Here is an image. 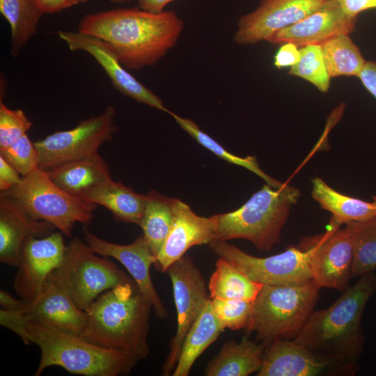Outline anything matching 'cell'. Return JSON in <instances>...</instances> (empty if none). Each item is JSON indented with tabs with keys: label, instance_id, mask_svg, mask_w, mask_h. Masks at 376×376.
I'll use <instances>...</instances> for the list:
<instances>
[{
	"label": "cell",
	"instance_id": "6da1fadb",
	"mask_svg": "<svg viewBox=\"0 0 376 376\" xmlns=\"http://www.w3.org/2000/svg\"><path fill=\"white\" fill-rule=\"evenodd\" d=\"M184 26L174 10L133 7L86 15L78 31L104 40L126 69L139 70L157 64L176 45Z\"/></svg>",
	"mask_w": 376,
	"mask_h": 376
},
{
	"label": "cell",
	"instance_id": "7a4b0ae2",
	"mask_svg": "<svg viewBox=\"0 0 376 376\" xmlns=\"http://www.w3.org/2000/svg\"><path fill=\"white\" fill-rule=\"evenodd\" d=\"M375 290L373 272L361 276L329 308L313 311L292 340L315 354L355 370L364 346L362 316Z\"/></svg>",
	"mask_w": 376,
	"mask_h": 376
},
{
	"label": "cell",
	"instance_id": "3957f363",
	"mask_svg": "<svg viewBox=\"0 0 376 376\" xmlns=\"http://www.w3.org/2000/svg\"><path fill=\"white\" fill-rule=\"evenodd\" d=\"M152 309L134 281L120 284L103 292L92 304L81 336L139 361L150 353L148 336Z\"/></svg>",
	"mask_w": 376,
	"mask_h": 376
},
{
	"label": "cell",
	"instance_id": "277c9868",
	"mask_svg": "<svg viewBox=\"0 0 376 376\" xmlns=\"http://www.w3.org/2000/svg\"><path fill=\"white\" fill-rule=\"evenodd\" d=\"M28 336L30 343L40 350L36 376L51 366L84 376L125 375L139 361L128 354L97 346L81 336L40 323L29 322Z\"/></svg>",
	"mask_w": 376,
	"mask_h": 376
},
{
	"label": "cell",
	"instance_id": "5b68a950",
	"mask_svg": "<svg viewBox=\"0 0 376 376\" xmlns=\"http://www.w3.org/2000/svg\"><path fill=\"white\" fill-rule=\"evenodd\" d=\"M299 196L288 183L279 189L265 185L239 209L212 216L214 240L243 239L260 251H270L280 242L281 230Z\"/></svg>",
	"mask_w": 376,
	"mask_h": 376
},
{
	"label": "cell",
	"instance_id": "8992f818",
	"mask_svg": "<svg viewBox=\"0 0 376 376\" xmlns=\"http://www.w3.org/2000/svg\"><path fill=\"white\" fill-rule=\"evenodd\" d=\"M320 289L313 281L301 285H263L244 329L256 333L265 347L277 338H293L313 312Z\"/></svg>",
	"mask_w": 376,
	"mask_h": 376
},
{
	"label": "cell",
	"instance_id": "52a82bcc",
	"mask_svg": "<svg viewBox=\"0 0 376 376\" xmlns=\"http://www.w3.org/2000/svg\"><path fill=\"white\" fill-rule=\"evenodd\" d=\"M0 196L13 199L30 217L50 223L68 237L75 223L91 224L97 205L67 193L40 168Z\"/></svg>",
	"mask_w": 376,
	"mask_h": 376
},
{
	"label": "cell",
	"instance_id": "ba28073f",
	"mask_svg": "<svg viewBox=\"0 0 376 376\" xmlns=\"http://www.w3.org/2000/svg\"><path fill=\"white\" fill-rule=\"evenodd\" d=\"M49 276L84 311L103 292L134 281L113 261L94 253L77 237L67 245L61 265Z\"/></svg>",
	"mask_w": 376,
	"mask_h": 376
},
{
	"label": "cell",
	"instance_id": "9c48e42d",
	"mask_svg": "<svg viewBox=\"0 0 376 376\" xmlns=\"http://www.w3.org/2000/svg\"><path fill=\"white\" fill-rule=\"evenodd\" d=\"M302 242L301 248L292 246L282 253L265 258L248 254L226 241L214 240L208 245L219 258L229 262L256 283L301 285L313 281L312 247Z\"/></svg>",
	"mask_w": 376,
	"mask_h": 376
},
{
	"label": "cell",
	"instance_id": "30bf717a",
	"mask_svg": "<svg viewBox=\"0 0 376 376\" xmlns=\"http://www.w3.org/2000/svg\"><path fill=\"white\" fill-rule=\"evenodd\" d=\"M115 116V109L107 107L101 114L81 121L72 129L56 131L34 142L40 154L39 168L48 171L97 153L118 130Z\"/></svg>",
	"mask_w": 376,
	"mask_h": 376
},
{
	"label": "cell",
	"instance_id": "8fae6325",
	"mask_svg": "<svg viewBox=\"0 0 376 376\" xmlns=\"http://www.w3.org/2000/svg\"><path fill=\"white\" fill-rule=\"evenodd\" d=\"M172 283L177 311V329L162 366V375H171L178 361L182 344L191 327L210 299L201 271L189 256L184 255L166 270Z\"/></svg>",
	"mask_w": 376,
	"mask_h": 376
},
{
	"label": "cell",
	"instance_id": "7c38bea8",
	"mask_svg": "<svg viewBox=\"0 0 376 376\" xmlns=\"http://www.w3.org/2000/svg\"><path fill=\"white\" fill-rule=\"evenodd\" d=\"M331 218L326 232L303 240L312 247L311 269L313 281L320 288L344 292L352 279L354 246L348 228Z\"/></svg>",
	"mask_w": 376,
	"mask_h": 376
},
{
	"label": "cell",
	"instance_id": "4fadbf2b",
	"mask_svg": "<svg viewBox=\"0 0 376 376\" xmlns=\"http://www.w3.org/2000/svg\"><path fill=\"white\" fill-rule=\"evenodd\" d=\"M326 0H260L252 12L240 17L234 41L241 45L268 42L282 29L318 10Z\"/></svg>",
	"mask_w": 376,
	"mask_h": 376
},
{
	"label": "cell",
	"instance_id": "5bb4252c",
	"mask_svg": "<svg viewBox=\"0 0 376 376\" xmlns=\"http://www.w3.org/2000/svg\"><path fill=\"white\" fill-rule=\"evenodd\" d=\"M61 232L45 237L30 236L24 242L13 286L20 298L32 303L49 276L61 264L67 245Z\"/></svg>",
	"mask_w": 376,
	"mask_h": 376
},
{
	"label": "cell",
	"instance_id": "9a60e30c",
	"mask_svg": "<svg viewBox=\"0 0 376 376\" xmlns=\"http://www.w3.org/2000/svg\"><path fill=\"white\" fill-rule=\"evenodd\" d=\"M58 35L70 51H84L91 54L104 69L118 91L139 102L170 113L171 111L166 108L162 100L133 77L120 63L107 42L79 31L60 30Z\"/></svg>",
	"mask_w": 376,
	"mask_h": 376
},
{
	"label": "cell",
	"instance_id": "2e32d148",
	"mask_svg": "<svg viewBox=\"0 0 376 376\" xmlns=\"http://www.w3.org/2000/svg\"><path fill=\"white\" fill-rule=\"evenodd\" d=\"M85 242L95 253L120 262L131 275L139 292L151 303L157 318L166 319L168 312L151 280L150 267L156 262L143 235L132 243L120 244L102 240L84 228Z\"/></svg>",
	"mask_w": 376,
	"mask_h": 376
},
{
	"label": "cell",
	"instance_id": "e0dca14e",
	"mask_svg": "<svg viewBox=\"0 0 376 376\" xmlns=\"http://www.w3.org/2000/svg\"><path fill=\"white\" fill-rule=\"evenodd\" d=\"M354 371L315 354L294 340L277 338L265 347L257 376H316Z\"/></svg>",
	"mask_w": 376,
	"mask_h": 376
},
{
	"label": "cell",
	"instance_id": "ac0fdd59",
	"mask_svg": "<svg viewBox=\"0 0 376 376\" xmlns=\"http://www.w3.org/2000/svg\"><path fill=\"white\" fill-rule=\"evenodd\" d=\"M357 17L347 15L336 0H326L315 12L288 26L268 42L282 45L291 42L301 47L319 45L339 34H350L355 29Z\"/></svg>",
	"mask_w": 376,
	"mask_h": 376
},
{
	"label": "cell",
	"instance_id": "d6986e66",
	"mask_svg": "<svg viewBox=\"0 0 376 376\" xmlns=\"http://www.w3.org/2000/svg\"><path fill=\"white\" fill-rule=\"evenodd\" d=\"M215 224L212 217L197 215L190 207L176 198L174 221L161 250L155 267L165 272L173 263L181 258L192 246L209 244L214 240Z\"/></svg>",
	"mask_w": 376,
	"mask_h": 376
},
{
	"label": "cell",
	"instance_id": "ffe728a7",
	"mask_svg": "<svg viewBox=\"0 0 376 376\" xmlns=\"http://www.w3.org/2000/svg\"><path fill=\"white\" fill-rule=\"evenodd\" d=\"M29 322L54 327L81 336L86 311L80 309L67 291L50 276L38 298L24 311Z\"/></svg>",
	"mask_w": 376,
	"mask_h": 376
},
{
	"label": "cell",
	"instance_id": "44dd1931",
	"mask_svg": "<svg viewBox=\"0 0 376 376\" xmlns=\"http://www.w3.org/2000/svg\"><path fill=\"white\" fill-rule=\"evenodd\" d=\"M55 227L26 214L11 198L0 196V261L17 267L24 242L40 237Z\"/></svg>",
	"mask_w": 376,
	"mask_h": 376
},
{
	"label": "cell",
	"instance_id": "7402d4cb",
	"mask_svg": "<svg viewBox=\"0 0 376 376\" xmlns=\"http://www.w3.org/2000/svg\"><path fill=\"white\" fill-rule=\"evenodd\" d=\"M47 172L58 187L79 198L91 188L111 178L109 165L98 152L65 162Z\"/></svg>",
	"mask_w": 376,
	"mask_h": 376
},
{
	"label": "cell",
	"instance_id": "603a6c76",
	"mask_svg": "<svg viewBox=\"0 0 376 376\" xmlns=\"http://www.w3.org/2000/svg\"><path fill=\"white\" fill-rule=\"evenodd\" d=\"M80 199L106 207L118 221L139 226L146 204V194L136 193L121 182H115L112 178L91 188Z\"/></svg>",
	"mask_w": 376,
	"mask_h": 376
},
{
	"label": "cell",
	"instance_id": "cb8c5ba5",
	"mask_svg": "<svg viewBox=\"0 0 376 376\" xmlns=\"http://www.w3.org/2000/svg\"><path fill=\"white\" fill-rule=\"evenodd\" d=\"M265 351L263 343L246 336L240 343H225L204 370L206 376H247L260 369Z\"/></svg>",
	"mask_w": 376,
	"mask_h": 376
},
{
	"label": "cell",
	"instance_id": "d4e9b609",
	"mask_svg": "<svg viewBox=\"0 0 376 376\" xmlns=\"http://www.w3.org/2000/svg\"><path fill=\"white\" fill-rule=\"evenodd\" d=\"M223 331L214 314L212 299H210L189 330L171 375L188 376L196 359Z\"/></svg>",
	"mask_w": 376,
	"mask_h": 376
},
{
	"label": "cell",
	"instance_id": "484cf974",
	"mask_svg": "<svg viewBox=\"0 0 376 376\" xmlns=\"http://www.w3.org/2000/svg\"><path fill=\"white\" fill-rule=\"evenodd\" d=\"M311 196L320 207L331 213V219L342 225L363 221L376 217V203L343 195L329 187L322 179L312 180Z\"/></svg>",
	"mask_w": 376,
	"mask_h": 376
},
{
	"label": "cell",
	"instance_id": "4316f807",
	"mask_svg": "<svg viewBox=\"0 0 376 376\" xmlns=\"http://www.w3.org/2000/svg\"><path fill=\"white\" fill-rule=\"evenodd\" d=\"M146 195V204L139 226L157 258L173 224L176 198L165 196L155 190H151Z\"/></svg>",
	"mask_w": 376,
	"mask_h": 376
},
{
	"label": "cell",
	"instance_id": "83f0119b",
	"mask_svg": "<svg viewBox=\"0 0 376 376\" xmlns=\"http://www.w3.org/2000/svg\"><path fill=\"white\" fill-rule=\"evenodd\" d=\"M0 12L10 26V52L13 56L17 57L36 33L44 13L34 0H0Z\"/></svg>",
	"mask_w": 376,
	"mask_h": 376
},
{
	"label": "cell",
	"instance_id": "f1b7e54d",
	"mask_svg": "<svg viewBox=\"0 0 376 376\" xmlns=\"http://www.w3.org/2000/svg\"><path fill=\"white\" fill-rule=\"evenodd\" d=\"M263 287L229 262L219 258L207 285L211 299L254 301Z\"/></svg>",
	"mask_w": 376,
	"mask_h": 376
},
{
	"label": "cell",
	"instance_id": "f546056e",
	"mask_svg": "<svg viewBox=\"0 0 376 376\" xmlns=\"http://www.w3.org/2000/svg\"><path fill=\"white\" fill-rule=\"evenodd\" d=\"M350 34L341 33L320 45L329 77H358L366 61Z\"/></svg>",
	"mask_w": 376,
	"mask_h": 376
},
{
	"label": "cell",
	"instance_id": "4dcf8cb0",
	"mask_svg": "<svg viewBox=\"0 0 376 376\" xmlns=\"http://www.w3.org/2000/svg\"><path fill=\"white\" fill-rule=\"evenodd\" d=\"M345 225L354 246L352 279L373 272L376 269V217Z\"/></svg>",
	"mask_w": 376,
	"mask_h": 376
},
{
	"label": "cell",
	"instance_id": "1f68e13d",
	"mask_svg": "<svg viewBox=\"0 0 376 376\" xmlns=\"http://www.w3.org/2000/svg\"><path fill=\"white\" fill-rule=\"evenodd\" d=\"M179 125V126L188 133L194 140L204 148H207L215 155L224 160L242 166L254 173L263 178L267 185L273 188L279 189L284 183H282L265 173L258 164L254 156L239 157L229 152L211 136L202 131L200 127L191 119L181 117L173 112L169 113Z\"/></svg>",
	"mask_w": 376,
	"mask_h": 376
},
{
	"label": "cell",
	"instance_id": "d6a6232c",
	"mask_svg": "<svg viewBox=\"0 0 376 376\" xmlns=\"http://www.w3.org/2000/svg\"><path fill=\"white\" fill-rule=\"evenodd\" d=\"M299 61L291 66L288 75L304 79L314 85L320 92L326 93L330 87V79L319 45L299 47Z\"/></svg>",
	"mask_w": 376,
	"mask_h": 376
},
{
	"label": "cell",
	"instance_id": "836d02e7",
	"mask_svg": "<svg viewBox=\"0 0 376 376\" xmlns=\"http://www.w3.org/2000/svg\"><path fill=\"white\" fill-rule=\"evenodd\" d=\"M214 314L224 330L244 329L249 320L253 301L237 299H212Z\"/></svg>",
	"mask_w": 376,
	"mask_h": 376
},
{
	"label": "cell",
	"instance_id": "e575fe53",
	"mask_svg": "<svg viewBox=\"0 0 376 376\" xmlns=\"http://www.w3.org/2000/svg\"><path fill=\"white\" fill-rule=\"evenodd\" d=\"M0 156L22 177L39 169L40 154L27 134L12 145L0 150Z\"/></svg>",
	"mask_w": 376,
	"mask_h": 376
},
{
	"label": "cell",
	"instance_id": "d590c367",
	"mask_svg": "<svg viewBox=\"0 0 376 376\" xmlns=\"http://www.w3.org/2000/svg\"><path fill=\"white\" fill-rule=\"evenodd\" d=\"M32 122L22 109H11L0 101V150L3 149L26 134Z\"/></svg>",
	"mask_w": 376,
	"mask_h": 376
},
{
	"label": "cell",
	"instance_id": "8d00e7d4",
	"mask_svg": "<svg viewBox=\"0 0 376 376\" xmlns=\"http://www.w3.org/2000/svg\"><path fill=\"white\" fill-rule=\"evenodd\" d=\"M0 324L17 334L24 343L30 344L28 336L29 320L24 311L1 308L0 310Z\"/></svg>",
	"mask_w": 376,
	"mask_h": 376
},
{
	"label": "cell",
	"instance_id": "74e56055",
	"mask_svg": "<svg viewBox=\"0 0 376 376\" xmlns=\"http://www.w3.org/2000/svg\"><path fill=\"white\" fill-rule=\"evenodd\" d=\"M300 58L299 47L291 42L281 45L274 57V65L279 69L291 67L296 64Z\"/></svg>",
	"mask_w": 376,
	"mask_h": 376
},
{
	"label": "cell",
	"instance_id": "f35d334b",
	"mask_svg": "<svg viewBox=\"0 0 376 376\" xmlns=\"http://www.w3.org/2000/svg\"><path fill=\"white\" fill-rule=\"evenodd\" d=\"M22 176L0 156V190L6 191L19 185Z\"/></svg>",
	"mask_w": 376,
	"mask_h": 376
},
{
	"label": "cell",
	"instance_id": "ab89813d",
	"mask_svg": "<svg viewBox=\"0 0 376 376\" xmlns=\"http://www.w3.org/2000/svg\"><path fill=\"white\" fill-rule=\"evenodd\" d=\"M343 11L352 17L366 10L376 8V0H336Z\"/></svg>",
	"mask_w": 376,
	"mask_h": 376
},
{
	"label": "cell",
	"instance_id": "60d3db41",
	"mask_svg": "<svg viewBox=\"0 0 376 376\" xmlns=\"http://www.w3.org/2000/svg\"><path fill=\"white\" fill-rule=\"evenodd\" d=\"M364 87L376 98V62H366L358 75Z\"/></svg>",
	"mask_w": 376,
	"mask_h": 376
},
{
	"label": "cell",
	"instance_id": "b9f144b4",
	"mask_svg": "<svg viewBox=\"0 0 376 376\" xmlns=\"http://www.w3.org/2000/svg\"><path fill=\"white\" fill-rule=\"evenodd\" d=\"M44 13H55L78 4L75 0H34Z\"/></svg>",
	"mask_w": 376,
	"mask_h": 376
},
{
	"label": "cell",
	"instance_id": "7bdbcfd3",
	"mask_svg": "<svg viewBox=\"0 0 376 376\" xmlns=\"http://www.w3.org/2000/svg\"><path fill=\"white\" fill-rule=\"evenodd\" d=\"M29 304V302L22 298L17 299L4 290H0V305L3 309L24 311Z\"/></svg>",
	"mask_w": 376,
	"mask_h": 376
},
{
	"label": "cell",
	"instance_id": "ee69618b",
	"mask_svg": "<svg viewBox=\"0 0 376 376\" xmlns=\"http://www.w3.org/2000/svg\"><path fill=\"white\" fill-rule=\"evenodd\" d=\"M139 8L152 12L161 13L164 11V8L171 2L175 0H137Z\"/></svg>",
	"mask_w": 376,
	"mask_h": 376
},
{
	"label": "cell",
	"instance_id": "f6af8a7d",
	"mask_svg": "<svg viewBox=\"0 0 376 376\" xmlns=\"http://www.w3.org/2000/svg\"><path fill=\"white\" fill-rule=\"evenodd\" d=\"M75 1L77 2V3H79L86 2L88 0H75ZM129 1L130 0H110V1H111L112 3H123Z\"/></svg>",
	"mask_w": 376,
	"mask_h": 376
},
{
	"label": "cell",
	"instance_id": "bcb514c9",
	"mask_svg": "<svg viewBox=\"0 0 376 376\" xmlns=\"http://www.w3.org/2000/svg\"><path fill=\"white\" fill-rule=\"evenodd\" d=\"M373 201L376 203V195L373 196Z\"/></svg>",
	"mask_w": 376,
	"mask_h": 376
}]
</instances>
